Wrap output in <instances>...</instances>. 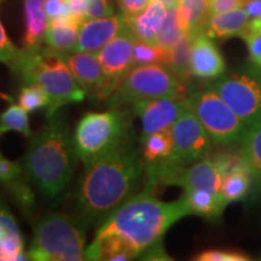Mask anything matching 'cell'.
Returning a JSON list of instances; mask_svg holds the SVG:
<instances>
[{
	"instance_id": "52a82bcc",
	"label": "cell",
	"mask_w": 261,
	"mask_h": 261,
	"mask_svg": "<svg viewBox=\"0 0 261 261\" xmlns=\"http://www.w3.org/2000/svg\"><path fill=\"white\" fill-rule=\"evenodd\" d=\"M129 135V115L120 108L87 113L75 127L74 146L79 160L85 163L115 148Z\"/></svg>"
},
{
	"instance_id": "f35d334b",
	"label": "cell",
	"mask_w": 261,
	"mask_h": 261,
	"mask_svg": "<svg viewBox=\"0 0 261 261\" xmlns=\"http://www.w3.org/2000/svg\"><path fill=\"white\" fill-rule=\"evenodd\" d=\"M156 2L162 3V4H165L166 6H175L178 5L179 0H156Z\"/></svg>"
},
{
	"instance_id": "9a60e30c",
	"label": "cell",
	"mask_w": 261,
	"mask_h": 261,
	"mask_svg": "<svg viewBox=\"0 0 261 261\" xmlns=\"http://www.w3.org/2000/svg\"><path fill=\"white\" fill-rule=\"evenodd\" d=\"M226 64L220 51L204 32L194 37L190 52V74L198 79H217L225 73Z\"/></svg>"
},
{
	"instance_id": "8992f818",
	"label": "cell",
	"mask_w": 261,
	"mask_h": 261,
	"mask_svg": "<svg viewBox=\"0 0 261 261\" xmlns=\"http://www.w3.org/2000/svg\"><path fill=\"white\" fill-rule=\"evenodd\" d=\"M184 81L162 64L133 67L107 99L110 108L135 107L145 100L162 97L189 96Z\"/></svg>"
},
{
	"instance_id": "5bb4252c",
	"label": "cell",
	"mask_w": 261,
	"mask_h": 261,
	"mask_svg": "<svg viewBox=\"0 0 261 261\" xmlns=\"http://www.w3.org/2000/svg\"><path fill=\"white\" fill-rule=\"evenodd\" d=\"M126 28L125 16L122 14L86 19L80 25L79 39L75 50L97 54Z\"/></svg>"
},
{
	"instance_id": "74e56055",
	"label": "cell",
	"mask_w": 261,
	"mask_h": 261,
	"mask_svg": "<svg viewBox=\"0 0 261 261\" xmlns=\"http://www.w3.org/2000/svg\"><path fill=\"white\" fill-rule=\"evenodd\" d=\"M243 9L246 10L250 21L261 16V0H248Z\"/></svg>"
},
{
	"instance_id": "2e32d148",
	"label": "cell",
	"mask_w": 261,
	"mask_h": 261,
	"mask_svg": "<svg viewBox=\"0 0 261 261\" xmlns=\"http://www.w3.org/2000/svg\"><path fill=\"white\" fill-rule=\"evenodd\" d=\"M167 11L168 6L156 0H151L148 8L139 15L123 16L127 29L133 38L146 42H155L167 17Z\"/></svg>"
},
{
	"instance_id": "44dd1931",
	"label": "cell",
	"mask_w": 261,
	"mask_h": 261,
	"mask_svg": "<svg viewBox=\"0 0 261 261\" xmlns=\"http://www.w3.org/2000/svg\"><path fill=\"white\" fill-rule=\"evenodd\" d=\"M252 175L253 172L240 156L228 169L221 185L220 195L225 203L241 201L246 197L252 185Z\"/></svg>"
},
{
	"instance_id": "f546056e",
	"label": "cell",
	"mask_w": 261,
	"mask_h": 261,
	"mask_svg": "<svg viewBox=\"0 0 261 261\" xmlns=\"http://www.w3.org/2000/svg\"><path fill=\"white\" fill-rule=\"evenodd\" d=\"M48 96L45 92L40 85L38 84H25L24 87H22L18 94V104L21 106L27 113L37 112V110L44 109L48 107Z\"/></svg>"
},
{
	"instance_id": "e575fe53",
	"label": "cell",
	"mask_w": 261,
	"mask_h": 261,
	"mask_svg": "<svg viewBox=\"0 0 261 261\" xmlns=\"http://www.w3.org/2000/svg\"><path fill=\"white\" fill-rule=\"evenodd\" d=\"M44 9L48 21L71 16L67 0H44Z\"/></svg>"
},
{
	"instance_id": "ab89813d",
	"label": "cell",
	"mask_w": 261,
	"mask_h": 261,
	"mask_svg": "<svg viewBox=\"0 0 261 261\" xmlns=\"http://www.w3.org/2000/svg\"><path fill=\"white\" fill-rule=\"evenodd\" d=\"M4 132H5V130H4V129H3V128H2V127H0V135H3V133H4Z\"/></svg>"
},
{
	"instance_id": "8d00e7d4",
	"label": "cell",
	"mask_w": 261,
	"mask_h": 261,
	"mask_svg": "<svg viewBox=\"0 0 261 261\" xmlns=\"http://www.w3.org/2000/svg\"><path fill=\"white\" fill-rule=\"evenodd\" d=\"M248 0H211V15L228 10L243 8Z\"/></svg>"
},
{
	"instance_id": "9c48e42d",
	"label": "cell",
	"mask_w": 261,
	"mask_h": 261,
	"mask_svg": "<svg viewBox=\"0 0 261 261\" xmlns=\"http://www.w3.org/2000/svg\"><path fill=\"white\" fill-rule=\"evenodd\" d=\"M248 127L261 120V68L223 74L211 85Z\"/></svg>"
},
{
	"instance_id": "ba28073f",
	"label": "cell",
	"mask_w": 261,
	"mask_h": 261,
	"mask_svg": "<svg viewBox=\"0 0 261 261\" xmlns=\"http://www.w3.org/2000/svg\"><path fill=\"white\" fill-rule=\"evenodd\" d=\"M189 108L210 135L213 144L233 146L241 143L247 126L212 86L189 92Z\"/></svg>"
},
{
	"instance_id": "ac0fdd59",
	"label": "cell",
	"mask_w": 261,
	"mask_h": 261,
	"mask_svg": "<svg viewBox=\"0 0 261 261\" xmlns=\"http://www.w3.org/2000/svg\"><path fill=\"white\" fill-rule=\"evenodd\" d=\"M24 241L11 213L0 204V261L28 260Z\"/></svg>"
},
{
	"instance_id": "4fadbf2b",
	"label": "cell",
	"mask_w": 261,
	"mask_h": 261,
	"mask_svg": "<svg viewBox=\"0 0 261 261\" xmlns=\"http://www.w3.org/2000/svg\"><path fill=\"white\" fill-rule=\"evenodd\" d=\"M135 41L136 39L126 28L97 52L103 73L108 83L112 85L115 91L126 75L135 67L133 64Z\"/></svg>"
},
{
	"instance_id": "f1b7e54d",
	"label": "cell",
	"mask_w": 261,
	"mask_h": 261,
	"mask_svg": "<svg viewBox=\"0 0 261 261\" xmlns=\"http://www.w3.org/2000/svg\"><path fill=\"white\" fill-rule=\"evenodd\" d=\"M184 35L185 33L181 31L180 25L178 23L177 5L168 6L167 17H166L165 23H163L161 31L156 38L155 44L167 48V50H171Z\"/></svg>"
},
{
	"instance_id": "4dcf8cb0",
	"label": "cell",
	"mask_w": 261,
	"mask_h": 261,
	"mask_svg": "<svg viewBox=\"0 0 261 261\" xmlns=\"http://www.w3.org/2000/svg\"><path fill=\"white\" fill-rule=\"evenodd\" d=\"M241 38L246 42L254 65L261 68V16L249 22Z\"/></svg>"
},
{
	"instance_id": "30bf717a",
	"label": "cell",
	"mask_w": 261,
	"mask_h": 261,
	"mask_svg": "<svg viewBox=\"0 0 261 261\" xmlns=\"http://www.w3.org/2000/svg\"><path fill=\"white\" fill-rule=\"evenodd\" d=\"M171 132L173 155L171 159L163 162L188 166L210 155L213 142L190 108L175 121Z\"/></svg>"
},
{
	"instance_id": "3957f363",
	"label": "cell",
	"mask_w": 261,
	"mask_h": 261,
	"mask_svg": "<svg viewBox=\"0 0 261 261\" xmlns=\"http://www.w3.org/2000/svg\"><path fill=\"white\" fill-rule=\"evenodd\" d=\"M79 156L61 110L32 137L23 159L25 178L45 197L60 200L69 189Z\"/></svg>"
},
{
	"instance_id": "277c9868",
	"label": "cell",
	"mask_w": 261,
	"mask_h": 261,
	"mask_svg": "<svg viewBox=\"0 0 261 261\" xmlns=\"http://www.w3.org/2000/svg\"><path fill=\"white\" fill-rule=\"evenodd\" d=\"M12 71L25 84L40 85L48 96L46 115L70 103H80L87 93L77 83L58 51L51 47L23 50Z\"/></svg>"
},
{
	"instance_id": "d6986e66",
	"label": "cell",
	"mask_w": 261,
	"mask_h": 261,
	"mask_svg": "<svg viewBox=\"0 0 261 261\" xmlns=\"http://www.w3.org/2000/svg\"><path fill=\"white\" fill-rule=\"evenodd\" d=\"M246 10L237 8L228 11L212 14L204 27V33L212 39H228L241 37L249 24Z\"/></svg>"
},
{
	"instance_id": "484cf974",
	"label": "cell",
	"mask_w": 261,
	"mask_h": 261,
	"mask_svg": "<svg viewBox=\"0 0 261 261\" xmlns=\"http://www.w3.org/2000/svg\"><path fill=\"white\" fill-rule=\"evenodd\" d=\"M195 35L185 34L168 52V60L166 67L180 79L188 81L190 74V52Z\"/></svg>"
},
{
	"instance_id": "7c38bea8",
	"label": "cell",
	"mask_w": 261,
	"mask_h": 261,
	"mask_svg": "<svg viewBox=\"0 0 261 261\" xmlns=\"http://www.w3.org/2000/svg\"><path fill=\"white\" fill-rule=\"evenodd\" d=\"M189 109L188 96L162 97L145 100L133 107L140 119L142 137L159 130L171 129L175 121Z\"/></svg>"
},
{
	"instance_id": "836d02e7",
	"label": "cell",
	"mask_w": 261,
	"mask_h": 261,
	"mask_svg": "<svg viewBox=\"0 0 261 261\" xmlns=\"http://www.w3.org/2000/svg\"><path fill=\"white\" fill-rule=\"evenodd\" d=\"M112 15H114V8L110 4L109 0H87L85 21L86 19L106 17V16Z\"/></svg>"
},
{
	"instance_id": "d4e9b609",
	"label": "cell",
	"mask_w": 261,
	"mask_h": 261,
	"mask_svg": "<svg viewBox=\"0 0 261 261\" xmlns=\"http://www.w3.org/2000/svg\"><path fill=\"white\" fill-rule=\"evenodd\" d=\"M240 156L254 175L261 178V120L248 127L241 140Z\"/></svg>"
},
{
	"instance_id": "ffe728a7",
	"label": "cell",
	"mask_w": 261,
	"mask_h": 261,
	"mask_svg": "<svg viewBox=\"0 0 261 261\" xmlns=\"http://www.w3.org/2000/svg\"><path fill=\"white\" fill-rule=\"evenodd\" d=\"M81 23L83 22L80 19L73 16L52 19L48 23L45 42L48 47L56 51H74L79 39Z\"/></svg>"
},
{
	"instance_id": "d6a6232c",
	"label": "cell",
	"mask_w": 261,
	"mask_h": 261,
	"mask_svg": "<svg viewBox=\"0 0 261 261\" xmlns=\"http://www.w3.org/2000/svg\"><path fill=\"white\" fill-rule=\"evenodd\" d=\"M250 257L243 253L217 249L204 250L195 257V260L198 261H248Z\"/></svg>"
},
{
	"instance_id": "8fae6325",
	"label": "cell",
	"mask_w": 261,
	"mask_h": 261,
	"mask_svg": "<svg viewBox=\"0 0 261 261\" xmlns=\"http://www.w3.org/2000/svg\"><path fill=\"white\" fill-rule=\"evenodd\" d=\"M71 73L91 99L107 100L115 92L103 73L97 54L86 51H58Z\"/></svg>"
},
{
	"instance_id": "d590c367",
	"label": "cell",
	"mask_w": 261,
	"mask_h": 261,
	"mask_svg": "<svg viewBox=\"0 0 261 261\" xmlns=\"http://www.w3.org/2000/svg\"><path fill=\"white\" fill-rule=\"evenodd\" d=\"M121 14L125 16H137L148 8L151 0H117Z\"/></svg>"
},
{
	"instance_id": "603a6c76",
	"label": "cell",
	"mask_w": 261,
	"mask_h": 261,
	"mask_svg": "<svg viewBox=\"0 0 261 261\" xmlns=\"http://www.w3.org/2000/svg\"><path fill=\"white\" fill-rule=\"evenodd\" d=\"M140 152L146 166L167 161L173 155L171 129L159 130L140 138Z\"/></svg>"
},
{
	"instance_id": "7a4b0ae2",
	"label": "cell",
	"mask_w": 261,
	"mask_h": 261,
	"mask_svg": "<svg viewBox=\"0 0 261 261\" xmlns=\"http://www.w3.org/2000/svg\"><path fill=\"white\" fill-rule=\"evenodd\" d=\"M194 215L185 197L177 201L159 200L155 191L143 190L113 212L96 231V234L113 236L142 255H160V243L165 233L179 220Z\"/></svg>"
},
{
	"instance_id": "e0dca14e",
	"label": "cell",
	"mask_w": 261,
	"mask_h": 261,
	"mask_svg": "<svg viewBox=\"0 0 261 261\" xmlns=\"http://www.w3.org/2000/svg\"><path fill=\"white\" fill-rule=\"evenodd\" d=\"M23 50H38L42 47L50 23L44 9V0H23Z\"/></svg>"
},
{
	"instance_id": "7402d4cb",
	"label": "cell",
	"mask_w": 261,
	"mask_h": 261,
	"mask_svg": "<svg viewBox=\"0 0 261 261\" xmlns=\"http://www.w3.org/2000/svg\"><path fill=\"white\" fill-rule=\"evenodd\" d=\"M211 16V0H179L178 23L185 34L196 35L203 32Z\"/></svg>"
},
{
	"instance_id": "1f68e13d",
	"label": "cell",
	"mask_w": 261,
	"mask_h": 261,
	"mask_svg": "<svg viewBox=\"0 0 261 261\" xmlns=\"http://www.w3.org/2000/svg\"><path fill=\"white\" fill-rule=\"evenodd\" d=\"M21 54L22 50L12 44V41L6 34L4 27H3L2 22H0V62L8 65L12 70Z\"/></svg>"
},
{
	"instance_id": "83f0119b",
	"label": "cell",
	"mask_w": 261,
	"mask_h": 261,
	"mask_svg": "<svg viewBox=\"0 0 261 261\" xmlns=\"http://www.w3.org/2000/svg\"><path fill=\"white\" fill-rule=\"evenodd\" d=\"M0 127L5 132L15 130L24 137H32L28 113L19 104H10L4 112L0 114Z\"/></svg>"
},
{
	"instance_id": "cb8c5ba5",
	"label": "cell",
	"mask_w": 261,
	"mask_h": 261,
	"mask_svg": "<svg viewBox=\"0 0 261 261\" xmlns=\"http://www.w3.org/2000/svg\"><path fill=\"white\" fill-rule=\"evenodd\" d=\"M184 197L192 214L211 220L218 219L227 205L220 195L201 189L184 191Z\"/></svg>"
},
{
	"instance_id": "60d3db41",
	"label": "cell",
	"mask_w": 261,
	"mask_h": 261,
	"mask_svg": "<svg viewBox=\"0 0 261 261\" xmlns=\"http://www.w3.org/2000/svg\"><path fill=\"white\" fill-rule=\"evenodd\" d=\"M3 2H4V0H0V4H2V3H3Z\"/></svg>"
},
{
	"instance_id": "5b68a950",
	"label": "cell",
	"mask_w": 261,
	"mask_h": 261,
	"mask_svg": "<svg viewBox=\"0 0 261 261\" xmlns=\"http://www.w3.org/2000/svg\"><path fill=\"white\" fill-rule=\"evenodd\" d=\"M83 220L60 213L48 212L38 220L28 256L37 261L85 260L86 233Z\"/></svg>"
},
{
	"instance_id": "6da1fadb",
	"label": "cell",
	"mask_w": 261,
	"mask_h": 261,
	"mask_svg": "<svg viewBox=\"0 0 261 261\" xmlns=\"http://www.w3.org/2000/svg\"><path fill=\"white\" fill-rule=\"evenodd\" d=\"M146 163L132 135L97 158L85 162L76 190V208L86 225L99 226L144 188Z\"/></svg>"
},
{
	"instance_id": "4316f807",
	"label": "cell",
	"mask_w": 261,
	"mask_h": 261,
	"mask_svg": "<svg viewBox=\"0 0 261 261\" xmlns=\"http://www.w3.org/2000/svg\"><path fill=\"white\" fill-rule=\"evenodd\" d=\"M167 48L160 46L155 42H146L142 40L135 41L133 46V64L135 67L148 64L166 65L168 60Z\"/></svg>"
}]
</instances>
